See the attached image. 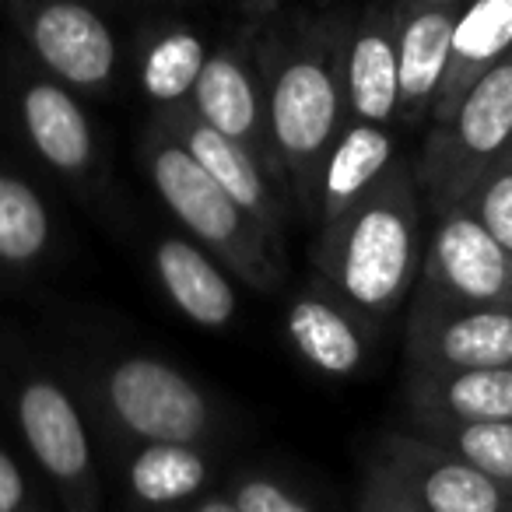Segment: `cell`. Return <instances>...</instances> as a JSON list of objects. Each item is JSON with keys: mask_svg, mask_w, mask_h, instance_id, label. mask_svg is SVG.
<instances>
[{"mask_svg": "<svg viewBox=\"0 0 512 512\" xmlns=\"http://www.w3.org/2000/svg\"><path fill=\"white\" fill-rule=\"evenodd\" d=\"M348 22L351 11L323 8L309 15L295 11L253 32L281 179L288 204L306 225L313 214L320 165L348 127V99H344Z\"/></svg>", "mask_w": 512, "mask_h": 512, "instance_id": "cell-1", "label": "cell"}, {"mask_svg": "<svg viewBox=\"0 0 512 512\" xmlns=\"http://www.w3.org/2000/svg\"><path fill=\"white\" fill-rule=\"evenodd\" d=\"M425 197L404 155L351 211L316 232L313 278L383 330L418 288L425 260Z\"/></svg>", "mask_w": 512, "mask_h": 512, "instance_id": "cell-2", "label": "cell"}, {"mask_svg": "<svg viewBox=\"0 0 512 512\" xmlns=\"http://www.w3.org/2000/svg\"><path fill=\"white\" fill-rule=\"evenodd\" d=\"M0 404L60 512H102V442L78 386L29 351L0 344Z\"/></svg>", "mask_w": 512, "mask_h": 512, "instance_id": "cell-3", "label": "cell"}, {"mask_svg": "<svg viewBox=\"0 0 512 512\" xmlns=\"http://www.w3.org/2000/svg\"><path fill=\"white\" fill-rule=\"evenodd\" d=\"M99 432L102 453L127 442L214 446L228 432V411L200 379L148 351H99L74 372Z\"/></svg>", "mask_w": 512, "mask_h": 512, "instance_id": "cell-4", "label": "cell"}, {"mask_svg": "<svg viewBox=\"0 0 512 512\" xmlns=\"http://www.w3.org/2000/svg\"><path fill=\"white\" fill-rule=\"evenodd\" d=\"M137 158L165 211L197 246L218 256L239 285L274 292L285 281V246L214 183L169 123L151 116L137 141Z\"/></svg>", "mask_w": 512, "mask_h": 512, "instance_id": "cell-5", "label": "cell"}, {"mask_svg": "<svg viewBox=\"0 0 512 512\" xmlns=\"http://www.w3.org/2000/svg\"><path fill=\"white\" fill-rule=\"evenodd\" d=\"M0 109L18 148L46 176L74 193L99 190L106 179L102 141L78 92L15 57L0 78Z\"/></svg>", "mask_w": 512, "mask_h": 512, "instance_id": "cell-6", "label": "cell"}, {"mask_svg": "<svg viewBox=\"0 0 512 512\" xmlns=\"http://www.w3.org/2000/svg\"><path fill=\"white\" fill-rule=\"evenodd\" d=\"M512 151V53L481 74L428 137L414 162L428 211L460 204L484 169Z\"/></svg>", "mask_w": 512, "mask_h": 512, "instance_id": "cell-7", "label": "cell"}, {"mask_svg": "<svg viewBox=\"0 0 512 512\" xmlns=\"http://www.w3.org/2000/svg\"><path fill=\"white\" fill-rule=\"evenodd\" d=\"M11 25L25 60L71 92L113 95L120 81L116 32L88 0H11Z\"/></svg>", "mask_w": 512, "mask_h": 512, "instance_id": "cell-8", "label": "cell"}, {"mask_svg": "<svg viewBox=\"0 0 512 512\" xmlns=\"http://www.w3.org/2000/svg\"><path fill=\"white\" fill-rule=\"evenodd\" d=\"M407 372H467L512 365V309L467 306L414 288L404 327Z\"/></svg>", "mask_w": 512, "mask_h": 512, "instance_id": "cell-9", "label": "cell"}, {"mask_svg": "<svg viewBox=\"0 0 512 512\" xmlns=\"http://www.w3.org/2000/svg\"><path fill=\"white\" fill-rule=\"evenodd\" d=\"M418 292L467 306L512 309V253L467 211L453 204L432 214Z\"/></svg>", "mask_w": 512, "mask_h": 512, "instance_id": "cell-10", "label": "cell"}, {"mask_svg": "<svg viewBox=\"0 0 512 512\" xmlns=\"http://www.w3.org/2000/svg\"><path fill=\"white\" fill-rule=\"evenodd\" d=\"M190 109L207 127L218 130L221 137L246 148L256 162L278 179L281 190H285L278 151H274V137H271L267 88H264V71H260V57H256L253 32L249 36L225 39V43L207 53L204 74H200L197 88H193Z\"/></svg>", "mask_w": 512, "mask_h": 512, "instance_id": "cell-11", "label": "cell"}, {"mask_svg": "<svg viewBox=\"0 0 512 512\" xmlns=\"http://www.w3.org/2000/svg\"><path fill=\"white\" fill-rule=\"evenodd\" d=\"M376 456L400 481V488L421 505V512H509L512 495L498 488L491 477L470 467L453 449L439 446L428 435L386 432Z\"/></svg>", "mask_w": 512, "mask_h": 512, "instance_id": "cell-12", "label": "cell"}, {"mask_svg": "<svg viewBox=\"0 0 512 512\" xmlns=\"http://www.w3.org/2000/svg\"><path fill=\"white\" fill-rule=\"evenodd\" d=\"M123 512H183L225 484L214 446L193 442H127L106 449Z\"/></svg>", "mask_w": 512, "mask_h": 512, "instance_id": "cell-13", "label": "cell"}, {"mask_svg": "<svg viewBox=\"0 0 512 512\" xmlns=\"http://www.w3.org/2000/svg\"><path fill=\"white\" fill-rule=\"evenodd\" d=\"M285 337L302 365L323 379H355L365 372L379 330L355 313L320 278L288 299Z\"/></svg>", "mask_w": 512, "mask_h": 512, "instance_id": "cell-14", "label": "cell"}, {"mask_svg": "<svg viewBox=\"0 0 512 512\" xmlns=\"http://www.w3.org/2000/svg\"><path fill=\"white\" fill-rule=\"evenodd\" d=\"M344 99L351 123L397 127V0H369L351 11L344 36Z\"/></svg>", "mask_w": 512, "mask_h": 512, "instance_id": "cell-15", "label": "cell"}, {"mask_svg": "<svg viewBox=\"0 0 512 512\" xmlns=\"http://www.w3.org/2000/svg\"><path fill=\"white\" fill-rule=\"evenodd\" d=\"M158 120L169 123L179 141L190 148V155L211 172L214 183L285 246L288 218H292L295 211H292V204H288L285 190L278 186V179H274L264 165L256 162L246 148H239L235 141L221 137L214 127H207L190 106L172 109V113H158Z\"/></svg>", "mask_w": 512, "mask_h": 512, "instance_id": "cell-16", "label": "cell"}, {"mask_svg": "<svg viewBox=\"0 0 512 512\" xmlns=\"http://www.w3.org/2000/svg\"><path fill=\"white\" fill-rule=\"evenodd\" d=\"M460 8H432L397 0V71H400V102L397 127H421L432 123L442 81L449 67L453 25Z\"/></svg>", "mask_w": 512, "mask_h": 512, "instance_id": "cell-17", "label": "cell"}, {"mask_svg": "<svg viewBox=\"0 0 512 512\" xmlns=\"http://www.w3.org/2000/svg\"><path fill=\"white\" fill-rule=\"evenodd\" d=\"M151 271L165 299L204 330H225L239 316V278L190 235H162L151 246Z\"/></svg>", "mask_w": 512, "mask_h": 512, "instance_id": "cell-18", "label": "cell"}, {"mask_svg": "<svg viewBox=\"0 0 512 512\" xmlns=\"http://www.w3.org/2000/svg\"><path fill=\"white\" fill-rule=\"evenodd\" d=\"M397 158L400 148L393 127L348 120V127L341 130V137H337L334 148L327 151V158L320 165L309 225L320 232L330 221L341 218L344 211H351L393 169Z\"/></svg>", "mask_w": 512, "mask_h": 512, "instance_id": "cell-19", "label": "cell"}, {"mask_svg": "<svg viewBox=\"0 0 512 512\" xmlns=\"http://www.w3.org/2000/svg\"><path fill=\"white\" fill-rule=\"evenodd\" d=\"M57 218L36 179L0 155V281H29L50 264Z\"/></svg>", "mask_w": 512, "mask_h": 512, "instance_id": "cell-20", "label": "cell"}, {"mask_svg": "<svg viewBox=\"0 0 512 512\" xmlns=\"http://www.w3.org/2000/svg\"><path fill=\"white\" fill-rule=\"evenodd\" d=\"M404 404L411 418L512 421V365L467 372H407Z\"/></svg>", "mask_w": 512, "mask_h": 512, "instance_id": "cell-21", "label": "cell"}, {"mask_svg": "<svg viewBox=\"0 0 512 512\" xmlns=\"http://www.w3.org/2000/svg\"><path fill=\"white\" fill-rule=\"evenodd\" d=\"M207 46L183 22H155L137 43V88L158 113L190 106L193 88L207 64Z\"/></svg>", "mask_w": 512, "mask_h": 512, "instance_id": "cell-22", "label": "cell"}, {"mask_svg": "<svg viewBox=\"0 0 512 512\" xmlns=\"http://www.w3.org/2000/svg\"><path fill=\"white\" fill-rule=\"evenodd\" d=\"M512 53V0H467L456 11L449 67L432 123L442 120L488 67Z\"/></svg>", "mask_w": 512, "mask_h": 512, "instance_id": "cell-23", "label": "cell"}, {"mask_svg": "<svg viewBox=\"0 0 512 512\" xmlns=\"http://www.w3.org/2000/svg\"><path fill=\"white\" fill-rule=\"evenodd\" d=\"M411 428L477 467L512 495V421H449L411 418Z\"/></svg>", "mask_w": 512, "mask_h": 512, "instance_id": "cell-24", "label": "cell"}, {"mask_svg": "<svg viewBox=\"0 0 512 512\" xmlns=\"http://www.w3.org/2000/svg\"><path fill=\"white\" fill-rule=\"evenodd\" d=\"M225 491L242 512H327L306 488L264 467L228 470Z\"/></svg>", "mask_w": 512, "mask_h": 512, "instance_id": "cell-25", "label": "cell"}, {"mask_svg": "<svg viewBox=\"0 0 512 512\" xmlns=\"http://www.w3.org/2000/svg\"><path fill=\"white\" fill-rule=\"evenodd\" d=\"M460 204L512 253V151L477 176Z\"/></svg>", "mask_w": 512, "mask_h": 512, "instance_id": "cell-26", "label": "cell"}, {"mask_svg": "<svg viewBox=\"0 0 512 512\" xmlns=\"http://www.w3.org/2000/svg\"><path fill=\"white\" fill-rule=\"evenodd\" d=\"M39 502H53L50 491L43 488L39 474L25 453H18L4 435H0V512H22Z\"/></svg>", "mask_w": 512, "mask_h": 512, "instance_id": "cell-27", "label": "cell"}, {"mask_svg": "<svg viewBox=\"0 0 512 512\" xmlns=\"http://www.w3.org/2000/svg\"><path fill=\"white\" fill-rule=\"evenodd\" d=\"M355 512H421V505L400 488V481L372 456L355 498Z\"/></svg>", "mask_w": 512, "mask_h": 512, "instance_id": "cell-28", "label": "cell"}, {"mask_svg": "<svg viewBox=\"0 0 512 512\" xmlns=\"http://www.w3.org/2000/svg\"><path fill=\"white\" fill-rule=\"evenodd\" d=\"M235 8H239L246 18H253V22L267 25V22H278V18H285L288 0H235Z\"/></svg>", "mask_w": 512, "mask_h": 512, "instance_id": "cell-29", "label": "cell"}, {"mask_svg": "<svg viewBox=\"0 0 512 512\" xmlns=\"http://www.w3.org/2000/svg\"><path fill=\"white\" fill-rule=\"evenodd\" d=\"M183 512H242V509L232 502V495H228V491H225V484H221V488L207 491V495L200 498V502L186 505Z\"/></svg>", "mask_w": 512, "mask_h": 512, "instance_id": "cell-30", "label": "cell"}, {"mask_svg": "<svg viewBox=\"0 0 512 512\" xmlns=\"http://www.w3.org/2000/svg\"><path fill=\"white\" fill-rule=\"evenodd\" d=\"M414 4H432V8H463L467 0H414Z\"/></svg>", "mask_w": 512, "mask_h": 512, "instance_id": "cell-31", "label": "cell"}, {"mask_svg": "<svg viewBox=\"0 0 512 512\" xmlns=\"http://www.w3.org/2000/svg\"><path fill=\"white\" fill-rule=\"evenodd\" d=\"M22 512H60V505L57 502H39V505H32V509H22Z\"/></svg>", "mask_w": 512, "mask_h": 512, "instance_id": "cell-32", "label": "cell"}, {"mask_svg": "<svg viewBox=\"0 0 512 512\" xmlns=\"http://www.w3.org/2000/svg\"><path fill=\"white\" fill-rule=\"evenodd\" d=\"M509 512H512V509H509Z\"/></svg>", "mask_w": 512, "mask_h": 512, "instance_id": "cell-33", "label": "cell"}]
</instances>
